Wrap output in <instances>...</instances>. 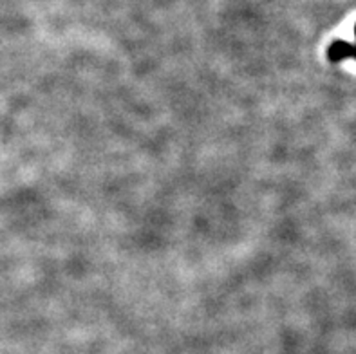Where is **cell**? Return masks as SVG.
<instances>
[{"instance_id":"obj_1","label":"cell","mask_w":356,"mask_h":354,"mask_svg":"<svg viewBox=\"0 0 356 354\" xmlns=\"http://www.w3.org/2000/svg\"><path fill=\"white\" fill-rule=\"evenodd\" d=\"M343 58H356V45H349L346 42H337L330 47L331 62H340Z\"/></svg>"}]
</instances>
